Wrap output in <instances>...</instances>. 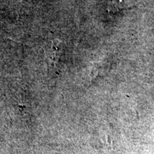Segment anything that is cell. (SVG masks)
Masks as SVG:
<instances>
[{"instance_id":"obj_1","label":"cell","mask_w":154,"mask_h":154,"mask_svg":"<svg viewBox=\"0 0 154 154\" xmlns=\"http://www.w3.org/2000/svg\"><path fill=\"white\" fill-rule=\"evenodd\" d=\"M140 0H111L108 6V11L116 13L122 9L131 8L136 5Z\"/></svg>"}]
</instances>
